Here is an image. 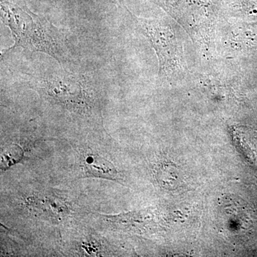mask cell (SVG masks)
Returning <instances> with one entry per match:
<instances>
[{"instance_id": "6da1fadb", "label": "cell", "mask_w": 257, "mask_h": 257, "mask_svg": "<svg viewBox=\"0 0 257 257\" xmlns=\"http://www.w3.org/2000/svg\"><path fill=\"white\" fill-rule=\"evenodd\" d=\"M77 64L32 62L19 71L20 82L38 93L42 99L79 116L99 114L101 87L92 74L77 70Z\"/></svg>"}, {"instance_id": "7a4b0ae2", "label": "cell", "mask_w": 257, "mask_h": 257, "mask_svg": "<svg viewBox=\"0 0 257 257\" xmlns=\"http://www.w3.org/2000/svg\"><path fill=\"white\" fill-rule=\"evenodd\" d=\"M1 20L11 30L15 42L5 52L21 47L30 56L41 52L59 63L77 64V52L71 34L32 13L20 0H1Z\"/></svg>"}, {"instance_id": "3957f363", "label": "cell", "mask_w": 257, "mask_h": 257, "mask_svg": "<svg viewBox=\"0 0 257 257\" xmlns=\"http://www.w3.org/2000/svg\"><path fill=\"white\" fill-rule=\"evenodd\" d=\"M133 18L156 52L160 64L159 74L170 73L179 62L177 39L170 26L157 20Z\"/></svg>"}, {"instance_id": "277c9868", "label": "cell", "mask_w": 257, "mask_h": 257, "mask_svg": "<svg viewBox=\"0 0 257 257\" xmlns=\"http://www.w3.org/2000/svg\"><path fill=\"white\" fill-rule=\"evenodd\" d=\"M219 219L230 234H238L245 229L248 219L244 206L239 199L225 197L219 204Z\"/></svg>"}, {"instance_id": "5b68a950", "label": "cell", "mask_w": 257, "mask_h": 257, "mask_svg": "<svg viewBox=\"0 0 257 257\" xmlns=\"http://www.w3.org/2000/svg\"><path fill=\"white\" fill-rule=\"evenodd\" d=\"M84 167L89 175L107 179L117 178V172L109 161L96 155H88L84 159Z\"/></svg>"}, {"instance_id": "8992f818", "label": "cell", "mask_w": 257, "mask_h": 257, "mask_svg": "<svg viewBox=\"0 0 257 257\" xmlns=\"http://www.w3.org/2000/svg\"><path fill=\"white\" fill-rule=\"evenodd\" d=\"M157 179L162 187L175 189L179 182L178 171L175 166L164 163L157 170Z\"/></svg>"}, {"instance_id": "52a82bcc", "label": "cell", "mask_w": 257, "mask_h": 257, "mask_svg": "<svg viewBox=\"0 0 257 257\" xmlns=\"http://www.w3.org/2000/svg\"><path fill=\"white\" fill-rule=\"evenodd\" d=\"M23 152L18 145H11L5 150L2 156V165L10 167L23 158Z\"/></svg>"}, {"instance_id": "ba28073f", "label": "cell", "mask_w": 257, "mask_h": 257, "mask_svg": "<svg viewBox=\"0 0 257 257\" xmlns=\"http://www.w3.org/2000/svg\"><path fill=\"white\" fill-rule=\"evenodd\" d=\"M104 2H109V3H116V2L119 1V0H103Z\"/></svg>"}]
</instances>
